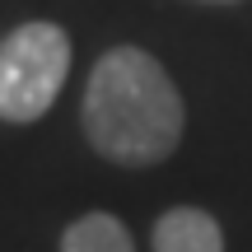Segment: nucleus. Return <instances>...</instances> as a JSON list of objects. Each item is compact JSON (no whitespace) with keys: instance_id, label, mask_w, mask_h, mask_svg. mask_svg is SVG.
I'll return each instance as SVG.
<instances>
[{"instance_id":"f257e3e1","label":"nucleus","mask_w":252,"mask_h":252,"mask_svg":"<svg viewBox=\"0 0 252 252\" xmlns=\"http://www.w3.org/2000/svg\"><path fill=\"white\" fill-rule=\"evenodd\" d=\"M80 126L94 154H103L108 163L150 168L182 145L187 108L159 56L122 42L94 61L80 103Z\"/></svg>"},{"instance_id":"f03ea898","label":"nucleus","mask_w":252,"mask_h":252,"mask_svg":"<svg viewBox=\"0 0 252 252\" xmlns=\"http://www.w3.org/2000/svg\"><path fill=\"white\" fill-rule=\"evenodd\" d=\"M70 75V33L52 19H28L0 37V122L47 117Z\"/></svg>"},{"instance_id":"7ed1b4c3","label":"nucleus","mask_w":252,"mask_h":252,"mask_svg":"<svg viewBox=\"0 0 252 252\" xmlns=\"http://www.w3.org/2000/svg\"><path fill=\"white\" fill-rule=\"evenodd\" d=\"M154 252H224V229L201 206H173L154 220Z\"/></svg>"},{"instance_id":"20e7f679","label":"nucleus","mask_w":252,"mask_h":252,"mask_svg":"<svg viewBox=\"0 0 252 252\" xmlns=\"http://www.w3.org/2000/svg\"><path fill=\"white\" fill-rule=\"evenodd\" d=\"M61 252H135L131 229L108 210H89V215L70 220L61 234Z\"/></svg>"},{"instance_id":"39448f33","label":"nucleus","mask_w":252,"mask_h":252,"mask_svg":"<svg viewBox=\"0 0 252 252\" xmlns=\"http://www.w3.org/2000/svg\"><path fill=\"white\" fill-rule=\"evenodd\" d=\"M206 5H238V0H206Z\"/></svg>"}]
</instances>
